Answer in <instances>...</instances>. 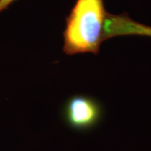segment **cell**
Here are the masks:
<instances>
[{"instance_id": "1", "label": "cell", "mask_w": 151, "mask_h": 151, "mask_svg": "<svg viewBox=\"0 0 151 151\" xmlns=\"http://www.w3.org/2000/svg\"><path fill=\"white\" fill-rule=\"evenodd\" d=\"M108 14L104 0H76L66 19L63 52L68 55L86 52L98 54L105 40Z\"/></svg>"}, {"instance_id": "2", "label": "cell", "mask_w": 151, "mask_h": 151, "mask_svg": "<svg viewBox=\"0 0 151 151\" xmlns=\"http://www.w3.org/2000/svg\"><path fill=\"white\" fill-rule=\"evenodd\" d=\"M103 116L102 105L89 96H72L65 101L62 110L64 122L78 132L93 129L101 122Z\"/></svg>"}, {"instance_id": "3", "label": "cell", "mask_w": 151, "mask_h": 151, "mask_svg": "<svg viewBox=\"0 0 151 151\" xmlns=\"http://www.w3.org/2000/svg\"><path fill=\"white\" fill-rule=\"evenodd\" d=\"M107 39L116 36L139 35L151 37V27L132 20L127 14H109L105 26Z\"/></svg>"}, {"instance_id": "4", "label": "cell", "mask_w": 151, "mask_h": 151, "mask_svg": "<svg viewBox=\"0 0 151 151\" xmlns=\"http://www.w3.org/2000/svg\"><path fill=\"white\" fill-rule=\"evenodd\" d=\"M14 1L16 0H0V12L4 9H6Z\"/></svg>"}]
</instances>
